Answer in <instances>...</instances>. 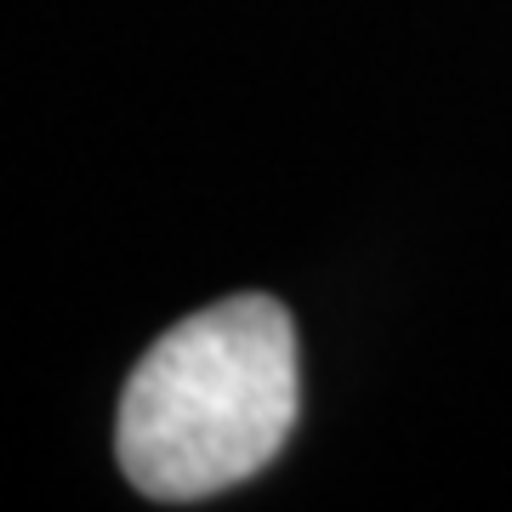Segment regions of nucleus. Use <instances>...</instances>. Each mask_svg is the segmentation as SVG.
Masks as SVG:
<instances>
[{
    "instance_id": "f257e3e1",
    "label": "nucleus",
    "mask_w": 512,
    "mask_h": 512,
    "mask_svg": "<svg viewBox=\"0 0 512 512\" xmlns=\"http://www.w3.org/2000/svg\"><path fill=\"white\" fill-rule=\"evenodd\" d=\"M296 330L274 296H228L165 330L131 370L114 444L154 501H200L256 478L296 427Z\"/></svg>"
}]
</instances>
